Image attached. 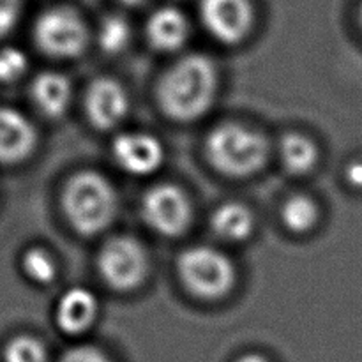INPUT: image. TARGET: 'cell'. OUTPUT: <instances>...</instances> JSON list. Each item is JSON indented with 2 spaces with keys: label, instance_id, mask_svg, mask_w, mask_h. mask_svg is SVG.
<instances>
[{
  "label": "cell",
  "instance_id": "cell-1",
  "mask_svg": "<svg viewBox=\"0 0 362 362\" xmlns=\"http://www.w3.org/2000/svg\"><path fill=\"white\" fill-rule=\"evenodd\" d=\"M218 92V73L207 57L187 55L180 59L159 83L163 112L180 122H189L209 112Z\"/></svg>",
  "mask_w": 362,
  "mask_h": 362
},
{
  "label": "cell",
  "instance_id": "cell-2",
  "mask_svg": "<svg viewBox=\"0 0 362 362\" xmlns=\"http://www.w3.org/2000/svg\"><path fill=\"white\" fill-rule=\"evenodd\" d=\"M62 205L76 232L95 235L113 223L119 198L105 177L94 172H81L66 184Z\"/></svg>",
  "mask_w": 362,
  "mask_h": 362
},
{
  "label": "cell",
  "instance_id": "cell-3",
  "mask_svg": "<svg viewBox=\"0 0 362 362\" xmlns=\"http://www.w3.org/2000/svg\"><path fill=\"white\" fill-rule=\"evenodd\" d=\"M267 152V141L260 133L233 122L214 127L205 144L211 165L228 177L257 173L265 165Z\"/></svg>",
  "mask_w": 362,
  "mask_h": 362
},
{
  "label": "cell",
  "instance_id": "cell-4",
  "mask_svg": "<svg viewBox=\"0 0 362 362\" xmlns=\"http://www.w3.org/2000/svg\"><path fill=\"white\" fill-rule=\"evenodd\" d=\"M177 267L187 290L202 299H219L226 296L235 283L232 262L214 247H189L179 257Z\"/></svg>",
  "mask_w": 362,
  "mask_h": 362
},
{
  "label": "cell",
  "instance_id": "cell-5",
  "mask_svg": "<svg viewBox=\"0 0 362 362\" xmlns=\"http://www.w3.org/2000/svg\"><path fill=\"white\" fill-rule=\"evenodd\" d=\"M34 37L45 53L67 59L83 52L88 32L76 11L71 7H53L35 21Z\"/></svg>",
  "mask_w": 362,
  "mask_h": 362
},
{
  "label": "cell",
  "instance_id": "cell-6",
  "mask_svg": "<svg viewBox=\"0 0 362 362\" xmlns=\"http://www.w3.org/2000/svg\"><path fill=\"white\" fill-rule=\"evenodd\" d=\"M101 278L119 292H129L147 276L148 258L144 246L131 237H115L103 246L98 258Z\"/></svg>",
  "mask_w": 362,
  "mask_h": 362
},
{
  "label": "cell",
  "instance_id": "cell-7",
  "mask_svg": "<svg viewBox=\"0 0 362 362\" xmlns=\"http://www.w3.org/2000/svg\"><path fill=\"white\" fill-rule=\"evenodd\" d=\"M145 223L161 235H180L189 226L193 209L187 194L172 184H159L145 193L141 202Z\"/></svg>",
  "mask_w": 362,
  "mask_h": 362
},
{
  "label": "cell",
  "instance_id": "cell-8",
  "mask_svg": "<svg viewBox=\"0 0 362 362\" xmlns=\"http://www.w3.org/2000/svg\"><path fill=\"white\" fill-rule=\"evenodd\" d=\"M200 18L212 37L235 45L251 30L253 6L250 0H200Z\"/></svg>",
  "mask_w": 362,
  "mask_h": 362
},
{
  "label": "cell",
  "instance_id": "cell-9",
  "mask_svg": "<svg viewBox=\"0 0 362 362\" xmlns=\"http://www.w3.org/2000/svg\"><path fill=\"white\" fill-rule=\"evenodd\" d=\"M85 110L98 129H112L122 122L129 110V99L119 81L112 78H98L88 87Z\"/></svg>",
  "mask_w": 362,
  "mask_h": 362
},
{
  "label": "cell",
  "instance_id": "cell-10",
  "mask_svg": "<svg viewBox=\"0 0 362 362\" xmlns=\"http://www.w3.org/2000/svg\"><path fill=\"white\" fill-rule=\"evenodd\" d=\"M113 156L127 173L148 175L161 166L165 151L158 138L151 134L126 133L113 141Z\"/></svg>",
  "mask_w": 362,
  "mask_h": 362
},
{
  "label": "cell",
  "instance_id": "cell-11",
  "mask_svg": "<svg viewBox=\"0 0 362 362\" xmlns=\"http://www.w3.org/2000/svg\"><path fill=\"white\" fill-rule=\"evenodd\" d=\"M35 145V129L25 115L13 108H0V163H18Z\"/></svg>",
  "mask_w": 362,
  "mask_h": 362
},
{
  "label": "cell",
  "instance_id": "cell-12",
  "mask_svg": "<svg viewBox=\"0 0 362 362\" xmlns=\"http://www.w3.org/2000/svg\"><path fill=\"white\" fill-rule=\"evenodd\" d=\"M99 303L87 288H71L64 293L57 306V325L66 334H81L94 325Z\"/></svg>",
  "mask_w": 362,
  "mask_h": 362
},
{
  "label": "cell",
  "instance_id": "cell-13",
  "mask_svg": "<svg viewBox=\"0 0 362 362\" xmlns=\"http://www.w3.org/2000/svg\"><path fill=\"white\" fill-rule=\"evenodd\" d=\"M189 35V21L175 7H161L147 21V39L159 52L182 48Z\"/></svg>",
  "mask_w": 362,
  "mask_h": 362
},
{
  "label": "cell",
  "instance_id": "cell-14",
  "mask_svg": "<svg viewBox=\"0 0 362 362\" xmlns=\"http://www.w3.org/2000/svg\"><path fill=\"white\" fill-rule=\"evenodd\" d=\"M32 99L46 117H60L71 101V85L64 74L42 73L32 83Z\"/></svg>",
  "mask_w": 362,
  "mask_h": 362
},
{
  "label": "cell",
  "instance_id": "cell-15",
  "mask_svg": "<svg viewBox=\"0 0 362 362\" xmlns=\"http://www.w3.org/2000/svg\"><path fill=\"white\" fill-rule=\"evenodd\" d=\"M211 223L214 232L221 239L232 240V243L247 239L255 226V219L250 209L243 204H235V202H230V204L216 209Z\"/></svg>",
  "mask_w": 362,
  "mask_h": 362
},
{
  "label": "cell",
  "instance_id": "cell-16",
  "mask_svg": "<svg viewBox=\"0 0 362 362\" xmlns=\"http://www.w3.org/2000/svg\"><path fill=\"white\" fill-rule=\"evenodd\" d=\"M318 158V151L310 138L303 134H286L281 140V159L288 172L306 173L315 166Z\"/></svg>",
  "mask_w": 362,
  "mask_h": 362
},
{
  "label": "cell",
  "instance_id": "cell-17",
  "mask_svg": "<svg viewBox=\"0 0 362 362\" xmlns=\"http://www.w3.org/2000/svg\"><path fill=\"white\" fill-rule=\"evenodd\" d=\"M283 223L296 233H304L313 228L318 221V207L311 198L297 194L283 205Z\"/></svg>",
  "mask_w": 362,
  "mask_h": 362
},
{
  "label": "cell",
  "instance_id": "cell-18",
  "mask_svg": "<svg viewBox=\"0 0 362 362\" xmlns=\"http://www.w3.org/2000/svg\"><path fill=\"white\" fill-rule=\"evenodd\" d=\"M98 39L103 52L120 53L131 39L129 23L126 21V18L117 16V14L105 18L99 25Z\"/></svg>",
  "mask_w": 362,
  "mask_h": 362
},
{
  "label": "cell",
  "instance_id": "cell-19",
  "mask_svg": "<svg viewBox=\"0 0 362 362\" xmlns=\"http://www.w3.org/2000/svg\"><path fill=\"white\" fill-rule=\"evenodd\" d=\"M23 271L28 276V279L39 283V285H46V283H52L55 279L57 265L48 251L34 247V250H28L25 253Z\"/></svg>",
  "mask_w": 362,
  "mask_h": 362
},
{
  "label": "cell",
  "instance_id": "cell-20",
  "mask_svg": "<svg viewBox=\"0 0 362 362\" xmlns=\"http://www.w3.org/2000/svg\"><path fill=\"white\" fill-rule=\"evenodd\" d=\"M6 362H48L45 345L32 336H18L11 339L4 352Z\"/></svg>",
  "mask_w": 362,
  "mask_h": 362
},
{
  "label": "cell",
  "instance_id": "cell-21",
  "mask_svg": "<svg viewBox=\"0 0 362 362\" xmlns=\"http://www.w3.org/2000/svg\"><path fill=\"white\" fill-rule=\"evenodd\" d=\"M28 60L21 49L13 48H4L0 52V81H14L20 76H23L27 71Z\"/></svg>",
  "mask_w": 362,
  "mask_h": 362
},
{
  "label": "cell",
  "instance_id": "cell-22",
  "mask_svg": "<svg viewBox=\"0 0 362 362\" xmlns=\"http://www.w3.org/2000/svg\"><path fill=\"white\" fill-rule=\"evenodd\" d=\"M21 13V0H0V37L13 30Z\"/></svg>",
  "mask_w": 362,
  "mask_h": 362
},
{
  "label": "cell",
  "instance_id": "cell-23",
  "mask_svg": "<svg viewBox=\"0 0 362 362\" xmlns=\"http://www.w3.org/2000/svg\"><path fill=\"white\" fill-rule=\"evenodd\" d=\"M59 362H112L101 350L94 346H78L69 350Z\"/></svg>",
  "mask_w": 362,
  "mask_h": 362
},
{
  "label": "cell",
  "instance_id": "cell-24",
  "mask_svg": "<svg viewBox=\"0 0 362 362\" xmlns=\"http://www.w3.org/2000/svg\"><path fill=\"white\" fill-rule=\"evenodd\" d=\"M349 180L352 186L362 187V163H356L349 168Z\"/></svg>",
  "mask_w": 362,
  "mask_h": 362
},
{
  "label": "cell",
  "instance_id": "cell-25",
  "mask_svg": "<svg viewBox=\"0 0 362 362\" xmlns=\"http://www.w3.org/2000/svg\"><path fill=\"white\" fill-rule=\"evenodd\" d=\"M237 362H269V361L265 359V357L258 356V354H250V356L240 357V359L237 361Z\"/></svg>",
  "mask_w": 362,
  "mask_h": 362
},
{
  "label": "cell",
  "instance_id": "cell-26",
  "mask_svg": "<svg viewBox=\"0 0 362 362\" xmlns=\"http://www.w3.org/2000/svg\"><path fill=\"white\" fill-rule=\"evenodd\" d=\"M117 2L124 4V6H136V4L144 2V0H117Z\"/></svg>",
  "mask_w": 362,
  "mask_h": 362
},
{
  "label": "cell",
  "instance_id": "cell-27",
  "mask_svg": "<svg viewBox=\"0 0 362 362\" xmlns=\"http://www.w3.org/2000/svg\"><path fill=\"white\" fill-rule=\"evenodd\" d=\"M361 25H362V7H361Z\"/></svg>",
  "mask_w": 362,
  "mask_h": 362
}]
</instances>
